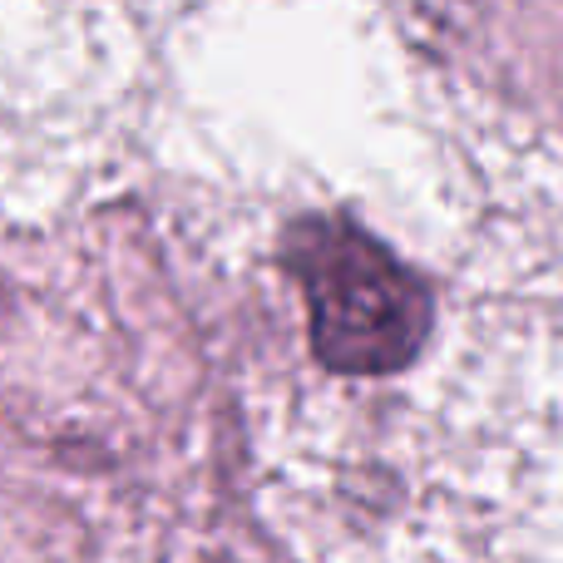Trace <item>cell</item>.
Wrapping results in <instances>:
<instances>
[{"label": "cell", "instance_id": "1", "mask_svg": "<svg viewBox=\"0 0 563 563\" xmlns=\"http://www.w3.org/2000/svg\"><path fill=\"white\" fill-rule=\"evenodd\" d=\"M282 267L307 297L311 351L327 371L390 376L420 356L435 297L366 228L336 213L297 218L282 238Z\"/></svg>", "mask_w": 563, "mask_h": 563}]
</instances>
